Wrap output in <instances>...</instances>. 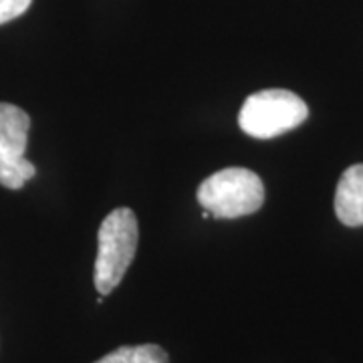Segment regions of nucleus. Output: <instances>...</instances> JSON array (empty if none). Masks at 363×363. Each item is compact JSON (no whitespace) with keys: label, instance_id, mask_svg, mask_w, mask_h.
<instances>
[{"label":"nucleus","instance_id":"1","mask_svg":"<svg viewBox=\"0 0 363 363\" xmlns=\"http://www.w3.org/2000/svg\"><path fill=\"white\" fill-rule=\"evenodd\" d=\"M140 240L138 218L130 208H116L105 216L97 234V259L93 281L105 297L116 289L133 262Z\"/></svg>","mask_w":363,"mask_h":363},{"label":"nucleus","instance_id":"2","mask_svg":"<svg viewBox=\"0 0 363 363\" xmlns=\"http://www.w3.org/2000/svg\"><path fill=\"white\" fill-rule=\"evenodd\" d=\"M196 198L214 218H240L260 210L264 184L252 169L224 168L198 186Z\"/></svg>","mask_w":363,"mask_h":363},{"label":"nucleus","instance_id":"3","mask_svg":"<svg viewBox=\"0 0 363 363\" xmlns=\"http://www.w3.org/2000/svg\"><path fill=\"white\" fill-rule=\"evenodd\" d=\"M307 117L309 107L297 93L264 89L247 97L238 113V125L250 138L271 140L298 128Z\"/></svg>","mask_w":363,"mask_h":363},{"label":"nucleus","instance_id":"4","mask_svg":"<svg viewBox=\"0 0 363 363\" xmlns=\"http://www.w3.org/2000/svg\"><path fill=\"white\" fill-rule=\"evenodd\" d=\"M30 117L13 104H0V184L9 190H21L35 178L37 168L25 157Z\"/></svg>","mask_w":363,"mask_h":363},{"label":"nucleus","instance_id":"5","mask_svg":"<svg viewBox=\"0 0 363 363\" xmlns=\"http://www.w3.org/2000/svg\"><path fill=\"white\" fill-rule=\"evenodd\" d=\"M335 214L345 226H363V164L351 166L339 178Z\"/></svg>","mask_w":363,"mask_h":363},{"label":"nucleus","instance_id":"6","mask_svg":"<svg viewBox=\"0 0 363 363\" xmlns=\"http://www.w3.org/2000/svg\"><path fill=\"white\" fill-rule=\"evenodd\" d=\"M95 363H168V353L160 345H125L107 353Z\"/></svg>","mask_w":363,"mask_h":363},{"label":"nucleus","instance_id":"7","mask_svg":"<svg viewBox=\"0 0 363 363\" xmlns=\"http://www.w3.org/2000/svg\"><path fill=\"white\" fill-rule=\"evenodd\" d=\"M33 0H0V25L11 23L28 11Z\"/></svg>","mask_w":363,"mask_h":363}]
</instances>
